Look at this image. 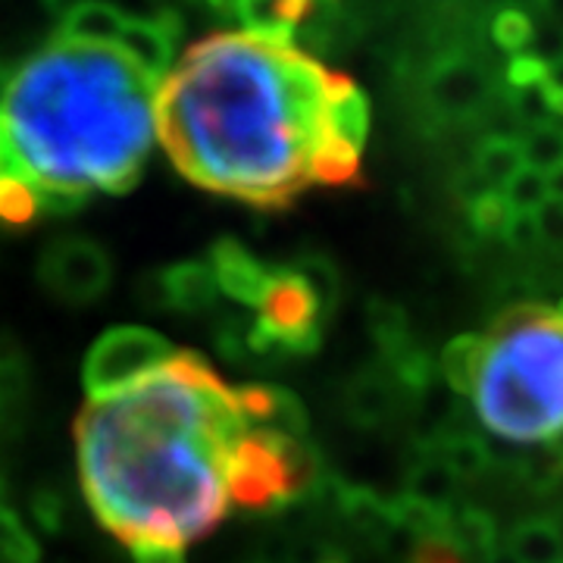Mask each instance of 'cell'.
Masks as SVG:
<instances>
[{
    "label": "cell",
    "instance_id": "obj_18",
    "mask_svg": "<svg viewBox=\"0 0 563 563\" xmlns=\"http://www.w3.org/2000/svg\"><path fill=\"white\" fill-rule=\"evenodd\" d=\"M426 451H432L454 473L457 483L476 479L492 466V451L473 432H448L439 442H426Z\"/></svg>",
    "mask_w": 563,
    "mask_h": 563
},
{
    "label": "cell",
    "instance_id": "obj_13",
    "mask_svg": "<svg viewBox=\"0 0 563 563\" xmlns=\"http://www.w3.org/2000/svg\"><path fill=\"white\" fill-rule=\"evenodd\" d=\"M125 10L110 3H76L66 7L57 22V41L81 47H117L125 32Z\"/></svg>",
    "mask_w": 563,
    "mask_h": 563
},
{
    "label": "cell",
    "instance_id": "obj_17",
    "mask_svg": "<svg viewBox=\"0 0 563 563\" xmlns=\"http://www.w3.org/2000/svg\"><path fill=\"white\" fill-rule=\"evenodd\" d=\"M507 554L514 563H563L561 526L544 517L523 520L507 539Z\"/></svg>",
    "mask_w": 563,
    "mask_h": 563
},
{
    "label": "cell",
    "instance_id": "obj_7",
    "mask_svg": "<svg viewBox=\"0 0 563 563\" xmlns=\"http://www.w3.org/2000/svg\"><path fill=\"white\" fill-rule=\"evenodd\" d=\"M38 279L57 301L91 303L107 295L113 282V261L98 242L85 235H63L44 244Z\"/></svg>",
    "mask_w": 563,
    "mask_h": 563
},
{
    "label": "cell",
    "instance_id": "obj_9",
    "mask_svg": "<svg viewBox=\"0 0 563 563\" xmlns=\"http://www.w3.org/2000/svg\"><path fill=\"white\" fill-rule=\"evenodd\" d=\"M125 32L113 51H120L129 63H135L147 79L161 85L176 57L181 22L173 10H151V13H125Z\"/></svg>",
    "mask_w": 563,
    "mask_h": 563
},
{
    "label": "cell",
    "instance_id": "obj_8",
    "mask_svg": "<svg viewBox=\"0 0 563 563\" xmlns=\"http://www.w3.org/2000/svg\"><path fill=\"white\" fill-rule=\"evenodd\" d=\"M495 101V79L483 63L463 54H448L426 76V103L442 120L483 117Z\"/></svg>",
    "mask_w": 563,
    "mask_h": 563
},
{
    "label": "cell",
    "instance_id": "obj_4",
    "mask_svg": "<svg viewBox=\"0 0 563 563\" xmlns=\"http://www.w3.org/2000/svg\"><path fill=\"white\" fill-rule=\"evenodd\" d=\"M483 342V366L470 395L485 429L517 444L563 435L561 313L539 303L514 307Z\"/></svg>",
    "mask_w": 563,
    "mask_h": 563
},
{
    "label": "cell",
    "instance_id": "obj_42",
    "mask_svg": "<svg viewBox=\"0 0 563 563\" xmlns=\"http://www.w3.org/2000/svg\"><path fill=\"white\" fill-rule=\"evenodd\" d=\"M554 310H558V313H561V317H563V301H561V307H554Z\"/></svg>",
    "mask_w": 563,
    "mask_h": 563
},
{
    "label": "cell",
    "instance_id": "obj_16",
    "mask_svg": "<svg viewBox=\"0 0 563 563\" xmlns=\"http://www.w3.org/2000/svg\"><path fill=\"white\" fill-rule=\"evenodd\" d=\"M339 507H342L344 520L354 526L361 536L383 544V539L395 529L391 520V501H383L376 492L357 488V485H339Z\"/></svg>",
    "mask_w": 563,
    "mask_h": 563
},
{
    "label": "cell",
    "instance_id": "obj_14",
    "mask_svg": "<svg viewBox=\"0 0 563 563\" xmlns=\"http://www.w3.org/2000/svg\"><path fill=\"white\" fill-rule=\"evenodd\" d=\"M451 544L466 563H492L501 551L498 548V526L485 514L483 507H451L448 510V536Z\"/></svg>",
    "mask_w": 563,
    "mask_h": 563
},
{
    "label": "cell",
    "instance_id": "obj_39",
    "mask_svg": "<svg viewBox=\"0 0 563 563\" xmlns=\"http://www.w3.org/2000/svg\"><path fill=\"white\" fill-rule=\"evenodd\" d=\"M548 191H551V198H561L563 201V166L558 173L548 176Z\"/></svg>",
    "mask_w": 563,
    "mask_h": 563
},
{
    "label": "cell",
    "instance_id": "obj_21",
    "mask_svg": "<svg viewBox=\"0 0 563 563\" xmlns=\"http://www.w3.org/2000/svg\"><path fill=\"white\" fill-rule=\"evenodd\" d=\"M483 351L485 342L476 335H461V339L448 342V347L442 351V376L454 395L473 391L479 366H483Z\"/></svg>",
    "mask_w": 563,
    "mask_h": 563
},
{
    "label": "cell",
    "instance_id": "obj_2",
    "mask_svg": "<svg viewBox=\"0 0 563 563\" xmlns=\"http://www.w3.org/2000/svg\"><path fill=\"white\" fill-rule=\"evenodd\" d=\"M254 426L198 351L76 420L85 498L120 542H198L229 510V463Z\"/></svg>",
    "mask_w": 563,
    "mask_h": 563
},
{
    "label": "cell",
    "instance_id": "obj_29",
    "mask_svg": "<svg viewBox=\"0 0 563 563\" xmlns=\"http://www.w3.org/2000/svg\"><path fill=\"white\" fill-rule=\"evenodd\" d=\"M466 210H470L473 229L485 239H504L507 225L514 220V210H510V203L504 201L501 191H488L479 201L466 203Z\"/></svg>",
    "mask_w": 563,
    "mask_h": 563
},
{
    "label": "cell",
    "instance_id": "obj_27",
    "mask_svg": "<svg viewBox=\"0 0 563 563\" xmlns=\"http://www.w3.org/2000/svg\"><path fill=\"white\" fill-rule=\"evenodd\" d=\"M38 213V198L25 181L0 176V222L3 225H29Z\"/></svg>",
    "mask_w": 563,
    "mask_h": 563
},
{
    "label": "cell",
    "instance_id": "obj_30",
    "mask_svg": "<svg viewBox=\"0 0 563 563\" xmlns=\"http://www.w3.org/2000/svg\"><path fill=\"white\" fill-rule=\"evenodd\" d=\"M526 54L536 57L548 69L563 63V25H558V22H536V35H532V44H529Z\"/></svg>",
    "mask_w": 563,
    "mask_h": 563
},
{
    "label": "cell",
    "instance_id": "obj_33",
    "mask_svg": "<svg viewBox=\"0 0 563 563\" xmlns=\"http://www.w3.org/2000/svg\"><path fill=\"white\" fill-rule=\"evenodd\" d=\"M63 498L57 492H51V488H38L35 495H32V517H35V523L44 529V532H60L63 526Z\"/></svg>",
    "mask_w": 563,
    "mask_h": 563
},
{
    "label": "cell",
    "instance_id": "obj_26",
    "mask_svg": "<svg viewBox=\"0 0 563 563\" xmlns=\"http://www.w3.org/2000/svg\"><path fill=\"white\" fill-rule=\"evenodd\" d=\"M532 35H536V20L526 13V10H517V7H507L501 10L495 20H492V38L495 44L507 51L510 57H520L529 51L532 44Z\"/></svg>",
    "mask_w": 563,
    "mask_h": 563
},
{
    "label": "cell",
    "instance_id": "obj_23",
    "mask_svg": "<svg viewBox=\"0 0 563 563\" xmlns=\"http://www.w3.org/2000/svg\"><path fill=\"white\" fill-rule=\"evenodd\" d=\"M369 332L383 351V363L395 361L398 354H404L407 347H413V335H410V325L407 317L398 303L391 301H373L369 303Z\"/></svg>",
    "mask_w": 563,
    "mask_h": 563
},
{
    "label": "cell",
    "instance_id": "obj_38",
    "mask_svg": "<svg viewBox=\"0 0 563 563\" xmlns=\"http://www.w3.org/2000/svg\"><path fill=\"white\" fill-rule=\"evenodd\" d=\"M548 107H551L554 122H561L563 125V91H548Z\"/></svg>",
    "mask_w": 563,
    "mask_h": 563
},
{
    "label": "cell",
    "instance_id": "obj_25",
    "mask_svg": "<svg viewBox=\"0 0 563 563\" xmlns=\"http://www.w3.org/2000/svg\"><path fill=\"white\" fill-rule=\"evenodd\" d=\"M41 548L35 536L22 526V520L0 504V561L3 563H38Z\"/></svg>",
    "mask_w": 563,
    "mask_h": 563
},
{
    "label": "cell",
    "instance_id": "obj_31",
    "mask_svg": "<svg viewBox=\"0 0 563 563\" xmlns=\"http://www.w3.org/2000/svg\"><path fill=\"white\" fill-rule=\"evenodd\" d=\"M536 229H539V244L551 251H563V201L561 198H548V201L532 213Z\"/></svg>",
    "mask_w": 563,
    "mask_h": 563
},
{
    "label": "cell",
    "instance_id": "obj_15",
    "mask_svg": "<svg viewBox=\"0 0 563 563\" xmlns=\"http://www.w3.org/2000/svg\"><path fill=\"white\" fill-rule=\"evenodd\" d=\"M401 395V383L385 366H376V369L361 373L351 383V388H347V410L361 426H379L398 410Z\"/></svg>",
    "mask_w": 563,
    "mask_h": 563
},
{
    "label": "cell",
    "instance_id": "obj_37",
    "mask_svg": "<svg viewBox=\"0 0 563 563\" xmlns=\"http://www.w3.org/2000/svg\"><path fill=\"white\" fill-rule=\"evenodd\" d=\"M544 88H548V91H563V63H558V66H551V69H548V76H544Z\"/></svg>",
    "mask_w": 563,
    "mask_h": 563
},
{
    "label": "cell",
    "instance_id": "obj_19",
    "mask_svg": "<svg viewBox=\"0 0 563 563\" xmlns=\"http://www.w3.org/2000/svg\"><path fill=\"white\" fill-rule=\"evenodd\" d=\"M404 495L417 498L422 504H432V507H442V510H451L454 498H457V479L432 451H422V457L407 476V492Z\"/></svg>",
    "mask_w": 563,
    "mask_h": 563
},
{
    "label": "cell",
    "instance_id": "obj_5",
    "mask_svg": "<svg viewBox=\"0 0 563 563\" xmlns=\"http://www.w3.org/2000/svg\"><path fill=\"white\" fill-rule=\"evenodd\" d=\"M173 357L176 347L161 332L144 325H117L91 344L81 366V383L91 401H107L141 383Z\"/></svg>",
    "mask_w": 563,
    "mask_h": 563
},
{
    "label": "cell",
    "instance_id": "obj_32",
    "mask_svg": "<svg viewBox=\"0 0 563 563\" xmlns=\"http://www.w3.org/2000/svg\"><path fill=\"white\" fill-rule=\"evenodd\" d=\"M544 76H548V66L529 57V54H520V57H510L507 69H504V81L510 91H520V88H532V85H544Z\"/></svg>",
    "mask_w": 563,
    "mask_h": 563
},
{
    "label": "cell",
    "instance_id": "obj_41",
    "mask_svg": "<svg viewBox=\"0 0 563 563\" xmlns=\"http://www.w3.org/2000/svg\"><path fill=\"white\" fill-rule=\"evenodd\" d=\"M0 498H3V476H0Z\"/></svg>",
    "mask_w": 563,
    "mask_h": 563
},
{
    "label": "cell",
    "instance_id": "obj_3",
    "mask_svg": "<svg viewBox=\"0 0 563 563\" xmlns=\"http://www.w3.org/2000/svg\"><path fill=\"white\" fill-rule=\"evenodd\" d=\"M157 88L113 47L54 41L0 103V176L25 181L57 217L95 191H129L157 141Z\"/></svg>",
    "mask_w": 563,
    "mask_h": 563
},
{
    "label": "cell",
    "instance_id": "obj_6",
    "mask_svg": "<svg viewBox=\"0 0 563 563\" xmlns=\"http://www.w3.org/2000/svg\"><path fill=\"white\" fill-rule=\"evenodd\" d=\"M261 329L266 339L273 342L276 357H301L313 354L322 342V320L320 307L313 301V295L307 291V285L298 279V273L291 266L273 269L269 288L261 301Z\"/></svg>",
    "mask_w": 563,
    "mask_h": 563
},
{
    "label": "cell",
    "instance_id": "obj_34",
    "mask_svg": "<svg viewBox=\"0 0 563 563\" xmlns=\"http://www.w3.org/2000/svg\"><path fill=\"white\" fill-rule=\"evenodd\" d=\"M504 242L510 244L514 251H536L539 244V229H536V217L532 213H514V220L504 232Z\"/></svg>",
    "mask_w": 563,
    "mask_h": 563
},
{
    "label": "cell",
    "instance_id": "obj_10",
    "mask_svg": "<svg viewBox=\"0 0 563 563\" xmlns=\"http://www.w3.org/2000/svg\"><path fill=\"white\" fill-rule=\"evenodd\" d=\"M220 295V285L213 279L210 263L203 261H181L157 269L147 276V303L179 310L188 317L207 313Z\"/></svg>",
    "mask_w": 563,
    "mask_h": 563
},
{
    "label": "cell",
    "instance_id": "obj_11",
    "mask_svg": "<svg viewBox=\"0 0 563 563\" xmlns=\"http://www.w3.org/2000/svg\"><path fill=\"white\" fill-rule=\"evenodd\" d=\"M235 398H239L244 420L251 422L254 429L307 442L310 417H307V407H303L301 398L295 391H288L282 385L251 383L239 385L235 388Z\"/></svg>",
    "mask_w": 563,
    "mask_h": 563
},
{
    "label": "cell",
    "instance_id": "obj_24",
    "mask_svg": "<svg viewBox=\"0 0 563 563\" xmlns=\"http://www.w3.org/2000/svg\"><path fill=\"white\" fill-rule=\"evenodd\" d=\"M520 154H523L526 169H536L542 176H551L563 166V125L548 122L526 129L520 135Z\"/></svg>",
    "mask_w": 563,
    "mask_h": 563
},
{
    "label": "cell",
    "instance_id": "obj_28",
    "mask_svg": "<svg viewBox=\"0 0 563 563\" xmlns=\"http://www.w3.org/2000/svg\"><path fill=\"white\" fill-rule=\"evenodd\" d=\"M501 195L504 201L510 203L514 213H536V210L551 198V191H548V176L536 173V169H526L523 166L514 179L507 181V188H504Z\"/></svg>",
    "mask_w": 563,
    "mask_h": 563
},
{
    "label": "cell",
    "instance_id": "obj_35",
    "mask_svg": "<svg viewBox=\"0 0 563 563\" xmlns=\"http://www.w3.org/2000/svg\"><path fill=\"white\" fill-rule=\"evenodd\" d=\"M135 563H185V548L163 542H135L129 544Z\"/></svg>",
    "mask_w": 563,
    "mask_h": 563
},
{
    "label": "cell",
    "instance_id": "obj_36",
    "mask_svg": "<svg viewBox=\"0 0 563 563\" xmlns=\"http://www.w3.org/2000/svg\"><path fill=\"white\" fill-rule=\"evenodd\" d=\"M407 563H466L448 542H420Z\"/></svg>",
    "mask_w": 563,
    "mask_h": 563
},
{
    "label": "cell",
    "instance_id": "obj_40",
    "mask_svg": "<svg viewBox=\"0 0 563 563\" xmlns=\"http://www.w3.org/2000/svg\"><path fill=\"white\" fill-rule=\"evenodd\" d=\"M7 88H10V73L0 66V103H3V98H7Z\"/></svg>",
    "mask_w": 563,
    "mask_h": 563
},
{
    "label": "cell",
    "instance_id": "obj_1",
    "mask_svg": "<svg viewBox=\"0 0 563 563\" xmlns=\"http://www.w3.org/2000/svg\"><path fill=\"white\" fill-rule=\"evenodd\" d=\"M369 103L357 81L279 41L217 32L157 88V139L203 191L288 207L361 176Z\"/></svg>",
    "mask_w": 563,
    "mask_h": 563
},
{
    "label": "cell",
    "instance_id": "obj_20",
    "mask_svg": "<svg viewBox=\"0 0 563 563\" xmlns=\"http://www.w3.org/2000/svg\"><path fill=\"white\" fill-rule=\"evenodd\" d=\"M473 169L479 173V179H483L492 191H504V188H507V181L514 179V176L523 169L520 141L495 139V135H488V139L479 144V151H476Z\"/></svg>",
    "mask_w": 563,
    "mask_h": 563
},
{
    "label": "cell",
    "instance_id": "obj_43",
    "mask_svg": "<svg viewBox=\"0 0 563 563\" xmlns=\"http://www.w3.org/2000/svg\"><path fill=\"white\" fill-rule=\"evenodd\" d=\"M0 404H3V401H0Z\"/></svg>",
    "mask_w": 563,
    "mask_h": 563
},
{
    "label": "cell",
    "instance_id": "obj_22",
    "mask_svg": "<svg viewBox=\"0 0 563 563\" xmlns=\"http://www.w3.org/2000/svg\"><path fill=\"white\" fill-rule=\"evenodd\" d=\"M298 273V279L307 285V291L313 295V301L320 307L322 320L329 322V317L335 313V307L342 301V276L335 269V263L322 254H307L301 261H295L291 266Z\"/></svg>",
    "mask_w": 563,
    "mask_h": 563
},
{
    "label": "cell",
    "instance_id": "obj_12",
    "mask_svg": "<svg viewBox=\"0 0 563 563\" xmlns=\"http://www.w3.org/2000/svg\"><path fill=\"white\" fill-rule=\"evenodd\" d=\"M210 269L213 279L232 301L244 307H261L263 295L269 288L273 269L261 263L242 242L235 239H220L210 251Z\"/></svg>",
    "mask_w": 563,
    "mask_h": 563
}]
</instances>
